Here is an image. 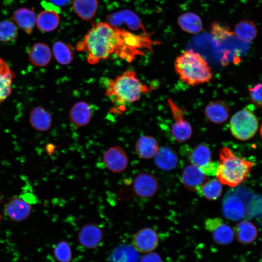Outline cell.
I'll return each instance as SVG.
<instances>
[{"label":"cell","instance_id":"6da1fadb","mask_svg":"<svg viewBox=\"0 0 262 262\" xmlns=\"http://www.w3.org/2000/svg\"><path fill=\"white\" fill-rule=\"evenodd\" d=\"M137 47L136 35L100 22L87 32L76 49L86 54L89 64L96 65L113 53L131 62L137 55Z\"/></svg>","mask_w":262,"mask_h":262},{"label":"cell","instance_id":"7a4b0ae2","mask_svg":"<svg viewBox=\"0 0 262 262\" xmlns=\"http://www.w3.org/2000/svg\"><path fill=\"white\" fill-rule=\"evenodd\" d=\"M107 96L116 105H125L139 100L151 89L137 77L134 71H125L107 84Z\"/></svg>","mask_w":262,"mask_h":262},{"label":"cell","instance_id":"3957f363","mask_svg":"<svg viewBox=\"0 0 262 262\" xmlns=\"http://www.w3.org/2000/svg\"><path fill=\"white\" fill-rule=\"evenodd\" d=\"M174 68L180 79L190 86L209 82L213 77L211 66L199 53L187 50L175 60Z\"/></svg>","mask_w":262,"mask_h":262},{"label":"cell","instance_id":"277c9868","mask_svg":"<svg viewBox=\"0 0 262 262\" xmlns=\"http://www.w3.org/2000/svg\"><path fill=\"white\" fill-rule=\"evenodd\" d=\"M217 162L216 179L221 184L231 187L243 182L254 165L253 162L239 157L227 147L220 149Z\"/></svg>","mask_w":262,"mask_h":262},{"label":"cell","instance_id":"5b68a950","mask_svg":"<svg viewBox=\"0 0 262 262\" xmlns=\"http://www.w3.org/2000/svg\"><path fill=\"white\" fill-rule=\"evenodd\" d=\"M258 128L259 122L256 116L246 109L234 114L229 122V129L232 135L242 141H246L253 137Z\"/></svg>","mask_w":262,"mask_h":262},{"label":"cell","instance_id":"8992f818","mask_svg":"<svg viewBox=\"0 0 262 262\" xmlns=\"http://www.w3.org/2000/svg\"><path fill=\"white\" fill-rule=\"evenodd\" d=\"M187 157L192 164L199 167L206 176H215L218 162L213 161L211 150L206 145L196 146L190 151Z\"/></svg>","mask_w":262,"mask_h":262},{"label":"cell","instance_id":"52a82bcc","mask_svg":"<svg viewBox=\"0 0 262 262\" xmlns=\"http://www.w3.org/2000/svg\"><path fill=\"white\" fill-rule=\"evenodd\" d=\"M167 101L175 120L171 129L172 135L177 141L185 142L192 133L191 125L183 118L185 110L176 105L171 99L169 98Z\"/></svg>","mask_w":262,"mask_h":262},{"label":"cell","instance_id":"ba28073f","mask_svg":"<svg viewBox=\"0 0 262 262\" xmlns=\"http://www.w3.org/2000/svg\"><path fill=\"white\" fill-rule=\"evenodd\" d=\"M103 161L106 167L114 173L124 171L129 164V158L124 149L119 146L111 147L103 153Z\"/></svg>","mask_w":262,"mask_h":262},{"label":"cell","instance_id":"9c48e42d","mask_svg":"<svg viewBox=\"0 0 262 262\" xmlns=\"http://www.w3.org/2000/svg\"><path fill=\"white\" fill-rule=\"evenodd\" d=\"M132 245L139 252L147 253L155 250L159 245V238L156 232L151 228L139 230L133 236Z\"/></svg>","mask_w":262,"mask_h":262},{"label":"cell","instance_id":"30bf717a","mask_svg":"<svg viewBox=\"0 0 262 262\" xmlns=\"http://www.w3.org/2000/svg\"><path fill=\"white\" fill-rule=\"evenodd\" d=\"M158 182L156 177L147 173L138 175L133 182V190L139 197L150 198L154 196L158 189Z\"/></svg>","mask_w":262,"mask_h":262},{"label":"cell","instance_id":"8fae6325","mask_svg":"<svg viewBox=\"0 0 262 262\" xmlns=\"http://www.w3.org/2000/svg\"><path fill=\"white\" fill-rule=\"evenodd\" d=\"M104 238L102 229L95 223L84 225L78 234L80 244L87 248H95L99 246Z\"/></svg>","mask_w":262,"mask_h":262},{"label":"cell","instance_id":"7c38bea8","mask_svg":"<svg viewBox=\"0 0 262 262\" xmlns=\"http://www.w3.org/2000/svg\"><path fill=\"white\" fill-rule=\"evenodd\" d=\"M4 211L11 220L19 222L29 217L32 211V206L22 198L14 196L6 203Z\"/></svg>","mask_w":262,"mask_h":262},{"label":"cell","instance_id":"4fadbf2b","mask_svg":"<svg viewBox=\"0 0 262 262\" xmlns=\"http://www.w3.org/2000/svg\"><path fill=\"white\" fill-rule=\"evenodd\" d=\"M206 180V175L199 167L193 164L185 167L181 175V180L184 186L196 192Z\"/></svg>","mask_w":262,"mask_h":262},{"label":"cell","instance_id":"5bb4252c","mask_svg":"<svg viewBox=\"0 0 262 262\" xmlns=\"http://www.w3.org/2000/svg\"><path fill=\"white\" fill-rule=\"evenodd\" d=\"M222 211L226 218L233 221L241 220L245 214L242 200L235 194H229L225 197L222 203Z\"/></svg>","mask_w":262,"mask_h":262},{"label":"cell","instance_id":"9a60e30c","mask_svg":"<svg viewBox=\"0 0 262 262\" xmlns=\"http://www.w3.org/2000/svg\"><path fill=\"white\" fill-rule=\"evenodd\" d=\"M69 120L77 127L87 125L92 117V109L88 103L81 101L75 103L69 111Z\"/></svg>","mask_w":262,"mask_h":262},{"label":"cell","instance_id":"2e32d148","mask_svg":"<svg viewBox=\"0 0 262 262\" xmlns=\"http://www.w3.org/2000/svg\"><path fill=\"white\" fill-rule=\"evenodd\" d=\"M36 15L33 8L22 7L16 9L12 18L19 28L27 34H31L36 23Z\"/></svg>","mask_w":262,"mask_h":262},{"label":"cell","instance_id":"e0dca14e","mask_svg":"<svg viewBox=\"0 0 262 262\" xmlns=\"http://www.w3.org/2000/svg\"><path fill=\"white\" fill-rule=\"evenodd\" d=\"M154 157L156 165L164 171H170L174 169L178 163L179 159L177 153L168 147H159Z\"/></svg>","mask_w":262,"mask_h":262},{"label":"cell","instance_id":"ac0fdd59","mask_svg":"<svg viewBox=\"0 0 262 262\" xmlns=\"http://www.w3.org/2000/svg\"><path fill=\"white\" fill-rule=\"evenodd\" d=\"M30 61L38 67L46 66L50 61L52 53L49 47L43 43L34 44L28 53Z\"/></svg>","mask_w":262,"mask_h":262},{"label":"cell","instance_id":"d6986e66","mask_svg":"<svg viewBox=\"0 0 262 262\" xmlns=\"http://www.w3.org/2000/svg\"><path fill=\"white\" fill-rule=\"evenodd\" d=\"M204 113L209 120L215 124H221L228 118L229 108L225 102L217 100L208 104Z\"/></svg>","mask_w":262,"mask_h":262},{"label":"cell","instance_id":"ffe728a7","mask_svg":"<svg viewBox=\"0 0 262 262\" xmlns=\"http://www.w3.org/2000/svg\"><path fill=\"white\" fill-rule=\"evenodd\" d=\"M233 230L236 239L245 245L252 243L258 235V230L255 226L247 220L239 222Z\"/></svg>","mask_w":262,"mask_h":262},{"label":"cell","instance_id":"44dd1931","mask_svg":"<svg viewBox=\"0 0 262 262\" xmlns=\"http://www.w3.org/2000/svg\"><path fill=\"white\" fill-rule=\"evenodd\" d=\"M29 121L34 129L40 131H48L52 123L49 113L43 108L39 106L31 110L29 115Z\"/></svg>","mask_w":262,"mask_h":262},{"label":"cell","instance_id":"7402d4cb","mask_svg":"<svg viewBox=\"0 0 262 262\" xmlns=\"http://www.w3.org/2000/svg\"><path fill=\"white\" fill-rule=\"evenodd\" d=\"M158 148V143L156 140L149 135L140 137L135 145L137 155L144 159H149L154 157Z\"/></svg>","mask_w":262,"mask_h":262},{"label":"cell","instance_id":"603a6c76","mask_svg":"<svg viewBox=\"0 0 262 262\" xmlns=\"http://www.w3.org/2000/svg\"><path fill=\"white\" fill-rule=\"evenodd\" d=\"M60 20L58 12L45 10L38 14L36 18V23L40 31L50 32L57 28Z\"/></svg>","mask_w":262,"mask_h":262},{"label":"cell","instance_id":"cb8c5ba5","mask_svg":"<svg viewBox=\"0 0 262 262\" xmlns=\"http://www.w3.org/2000/svg\"><path fill=\"white\" fill-rule=\"evenodd\" d=\"M73 8L81 19L89 20L96 14L98 8L97 0H74Z\"/></svg>","mask_w":262,"mask_h":262},{"label":"cell","instance_id":"d4e9b609","mask_svg":"<svg viewBox=\"0 0 262 262\" xmlns=\"http://www.w3.org/2000/svg\"><path fill=\"white\" fill-rule=\"evenodd\" d=\"M52 52L56 61L61 65H67L73 61L74 51L68 43L56 41L52 46Z\"/></svg>","mask_w":262,"mask_h":262},{"label":"cell","instance_id":"484cf974","mask_svg":"<svg viewBox=\"0 0 262 262\" xmlns=\"http://www.w3.org/2000/svg\"><path fill=\"white\" fill-rule=\"evenodd\" d=\"M138 252L133 246L122 245L116 248L110 256L111 262H137Z\"/></svg>","mask_w":262,"mask_h":262},{"label":"cell","instance_id":"4316f807","mask_svg":"<svg viewBox=\"0 0 262 262\" xmlns=\"http://www.w3.org/2000/svg\"><path fill=\"white\" fill-rule=\"evenodd\" d=\"M178 23L183 31L190 33L195 34L202 30V24L200 17L192 13L181 15L178 18Z\"/></svg>","mask_w":262,"mask_h":262},{"label":"cell","instance_id":"83f0119b","mask_svg":"<svg viewBox=\"0 0 262 262\" xmlns=\"http://www.w3.org/2000/svg\"><path fill=\"white\" fill-rule=\"evenodd\" d=\"M222 184L217 179H213L205 182L197 193L205 198L214 200L218 199L222 193Z\"/></svg>","mask_w":262,"mask_h":262},{"label":"cell","instance_id":"f1b7e54d","mask_svg":"<svg viewBox=\"0 0 262 262\" xmlns=\"http://www.w3.org/2000/svg\"><path fill=\"white\" fill-rule=\"evenodd\" d=\"M235 35L243 41L250 42L256 36V27L251 21H242L235 26Z\"/></svg>","mask_w":262,"mask_h":262},{"label":"cell","instance_id":"f546056e","mask_svg":"<svg viewBox=\"0 0 262 262\" xmlns=\"http://www.w3.org/2000/svg\"><path fill=\"white\" fill-rule=\"evenodd\" d=\"M212 232L214 242L220 245H229L232 242L234 238L233 229L230 226L224 223Z\"/></svg>","mask_w":262,"mask_h":262},{"label":"cell","instance_id":"4dcf8cb0","mask_svg":"<svg viewBox=\"0 0 262 262\" xmlns=\"http://www.w3.org/2000/svg\"><path fill=\"white\" fill-rule=\"evenodd\" d=\"M17 34V29L13 22L8 20L0 22V41H13L16 38Z\"/></svg>","mask_w":262,"mask_h":262},{"label":"cell","instance_id":"1f68e13d","mask_svg":"<svg viewBox=\"0 0 262 262\" xmlns=\"http://www.w3.org/2000/svg\"><path fill=\"white\" fill-rule=\"evenodd\" d=\"M53 254L55 259L59 262H70L72 259L70 246L65 241H62L56 245Z\"/></svg>","mask_w":262,"mask_h":262},{"label":"cell","instance_id":"d6a6232c","mask_svg":"<svg viewBox=\"0 0 262 262\" xmlns=\"http://www.w3.org/2000/svg\"><path fill=\"white\" fill-rule=\"evenodd\" d=\"M14 75V72L0 75V102L5 100L10 95Z\"/></svg>","mask_w":262,"mask_h":262},{"label":"cell","instance_id":"836d02e7","mask_svg":"<svg viewBox=\"0 0 262 262\" xmlns=\"http://www.w3.org/2000/svg\"><path fill=\"white\" fill-rule=\"evenodd\" d=\"M251 102L257 107H262V84L258 83L249 89Z\"/></svg>","mask_w":262,"mask_h":262},{"label":"cell","instance_id":"e575fe53","mask_svg":"<svg viewBox=\"0 0 262 262\" xmlns=\"http://www.w3.org/2000/svg\"><path fill=\"white\" fill-rule=\"evenodd\" d=\"M223 223V220L220 218H208L205 222V228L206 230L212 232Z\"/></svg>","mask_w":262,"mask_h":262},{"label":"cell","instance_id":"d590c367","mask_svg":"<svg viewBox=\"0 0 262 262\" xmlns=\"http://www.w3.org/2000/svg\"><path fill=\"white\" fill-rule=\"evenodd\" d=\"M139 262H162V259L158 254L152 251L143 256Z\"/></svg>","mask_w":262,"mask_h":262},{"label":"cell","instance_id":"8d00e7d4","mask_svg":"<svg viewBox=\"0 0 262 262\" xmlns=\"http://www.w3.org/2000/svg\"><path fill=\"white\" fill-rule=\"evenodd\" d=\"M12 73H13V72L10 69L8 65L0 57V75L8 74Z\"/></svg>","mask_w":262,"mask_h":262},{"label":"cell","instance_id":"74e56055","mask_svg":"<svg viewBox=\"0 0 262 262\" xmlns=\"http://www.w3.org/2000/svg\"><path fill=\"white\" fill-rule=\"evenodd\" d=\"M51 2L56 6H64L67 4L70 0H49Z\"/></svg>","mask_w":262,"mask_h":262},{"label":"cell","instance_id":"f35d334b","mask_svg":"<svg viewBox=\"0 0 262 262\" xmlns=\"http://www.w3.org/2000/svg\"><path fill=\"white\" fill-rule=\"evenodd\" d=\"M1 220V214L0 213V223Z\"/></svg>","mask_w":262,"mask_h":262}]
</instances>
